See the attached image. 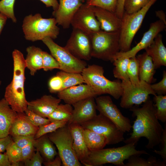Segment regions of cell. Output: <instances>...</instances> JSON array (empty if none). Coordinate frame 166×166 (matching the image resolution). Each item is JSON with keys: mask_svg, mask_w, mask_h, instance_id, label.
<instances>
[{"mask_svg": "<svg viewBox=\"0 0 166 166\" xmlns=\"http://www.w3.org/2000/svg\"><path fill=\"white\" fill-rule=\"evenodd\" d=\"M139 107L135 106L130 109L132 116L136 118L132 126L130 136L123 141L128 144L137 143L141 137L146 138L148 143L146 148L151 149L160 144L164 129L156 116V109L150 97Z\"/></svg>", "mask_w": 166, "mask_h": 166, "instance_id": "6da1fadb", "label": "cell"}, {"mask_svg": "<svg viewBox=\"0 0 166 166\" xmlns=\"http://www.w3.org/2000/svg\"><path fill=\"white\" fill-rule=\"evenodd\" d=\"M12 57L13 79L6 88L4 98L14 110L22 113L27 108L28 103L24 90L25 59L22 53L17 49L13 51Z\"/></svg>", "mask_w": 166, "mask_h": 166, "instance_id": "7a4b0ae2", "label": "cell"}, {"mask_svg": "<svg viewBox=\"0 0 166 166\" xmlns=\"http://www.w3.org/2000/svg\"><path fill=\"white\" fill-rule=\"evenodd\" d=\"M137 143L132 142L121 147L103 148L91 151L83 164L87 166H99L111 163L117 166H123L124 161L132 155L149 154L145 150H136V145Z\"/></svg>", "mask_w": 166, "mask_h": 166, "instance_id": "3957f363", "label": "cell"}, {"mask_svg": "<svg viewBox=\"0 0 166 166\" xmlns=\"http://www.w3.org/2000/svg\"><path fill=\"white\" fill-rule=\"evenodd\" d=\"M104 73L103 67L94 64L86 66L81 73L85 83L91 88L97 96L109 94L118 99L122 93L121 82L118 79L110 80L104 76Z\"/></svg>", "mask_w": 166, "mask_h": 166, "instance_id": "277c9868", "label": "cell"}, {"mask_svg": "<svg viewBox=\"0 0 166 166\" xmlns=\"http://www.w3.org/2000/svg\"><path fill=\"white\" fill-rule=\"evenodd\" d=\"M57 24L54 18H43L40 14L37 13L26 16L22 27L25 39L35 42L47 37L53 39L57 38L59 33Z\"/></svg>", "mask_w": 166, "mask_h": 166, "instance_id": "5b68a950", "label": "cell"}, {"mask_svg": "<svg viewBox=\"0 0 166 166\" xmlns=\"http://www.w3.org/2000/svg\"><path fill=\"white\" fill-rule=\"evenodd\" d=\"M89 36L92 57L113 62L120 51V31L108 32L100 30Z\"/></svg>", "mask_w": 166, "mask_h": 166, "instance_id": "8992f818", "label": "cell"}, {"mask_svg": "<svg viewBox=\"0 0 166 166\" xmlns=\"http://www.w3.org/2000/svg\"><path fill=\"white\" fill-rule=\"evenodd\" d=\"M157 0H151L144 7L132 14L124 12L120 30V51L125 52L131 49L133 38L138 30L144 18L150 8Z\"/></svg>", "mask_w": 166, "mask_h": 166, "instance_id": "52a82bcc", "label": "cell"}, {"mask_svg": "<svg viewBox=\"0 0 166 166\" xmlns=\"http://www.w3.org/2000/svg\"><path fill=\"white\" fill-rule=\"evenodd\" d=\"M47 135L56 146L63 166L81 165L73 147V139L68 124Z\"/></svg>", "mask_w": 166, "mask_h": 166, "instance_id": "ba28073f", "label": "cell"}, {"mask_svg": "<svg viewBox=\"0 0 166 166\" xmlns=\"http://www.w3.org/2000/svg\"><path fill=\"white\" fill-rule=\"evenodd\" d=\"M42 41L49 49L51 55L58 62L61 71L68 73H81L87 65L84 60L77 58L55 43L51 38H46Z\"/></svg>", "mask_w": 166, "mask_h": 166, "instance_id": "9c48e42d", "label": "cell"}, {"mask_svg": "<svg viewBox=\"0 0 166 166\" xmlns=\"http://www.w3.org/2000/svg\"><path fill=\"white\" fill-rule=\"evenodd\" d=\"M121 85L122 93L121 97L120 106L124 109L132 108L144 102L150 95L156 94L151 88L150 84L140 81L138 85H133L129 80L122 81Z\"/></svg>", "mask_w": 166, "mask_h": 166, "instance_id": "30bf717a", "label": "cell"}, {"mask_svg": "<svg viewBox=\"0 0 166 166\" xmlns=\"http://www.w3.org/2000/svg\"><path fill=\"white\" fill-rule=\"evenodd\" d=\"M79 124L84 128L91 130L105 137L108 145L118 144L124 140V133L101 113Z\"/></svg>", "mask_w": 166, "mask_h": 166, "instance_id": "8fae6325", "label": "cell"}, {"mask_svg": "<svg viewBox=\"0 0 166 166\" xmlns=\"http://www.w3.org/2000/svg\"><path fill=\"white\" fill-rule=\"evenodd\" d=\"M97 109L113 122L124 133L129 132L132 126L130 119L123 115L120 110L108 96H101L96 98Z\"/></svg>", "mask_w": 166, "mask_h": 166, "instance_id": "7c38bea8", "label": "cell"}, {"mask_svg": "<svg viewBox=\"0 0 166 166\" xmlns=\"http://www.w3.org/2000/svg\"><path fill=\"white\" fill-rule=\"evenodd\" d=\"M64 48L78 59L89 61L92 57L90 36L78 29L73 28Z\"/></svg>", "mask_w": 166, "mask_h": 166, "instance_id": "4fadbf2b", "label": "cell"}, {"mask_svg": "<svg viewBox=\"0 0 166 166\" xmlns=\"http://www.w3.org/2000/svg\"><path fill=\"white\" fill-rule=\"evenodd\" d=\"M94 6L83 3L75 14L71 22L73 28L80 30L89 35L101 30L100 24L95 16Z\"/></svg>", "mask_w": 166, "mask_h": 166, "instance_id": "5bb4252c", "label": "cell"}, {"mask_svg": "<svg viewBox=\"0 0 166 166\" xmlns=\"http://www.w3.org/2000/svg\"><path fill=\"white\" fill-rule=\"evenodd\" d=\"M166 26V25L160 20L151 23L148 30L144 34L139 42L127 51L119 52L115 57L114 60L119 57L130 58L136 56L139 51L145 49L152 44L157 35L165 29Z\"/></svg>", "mask_w": 166, "mask_h": 166, "instance_id": "9a60e30c", "label": "cell"}, {"mask_svg": "<svg viewBox=\"0 0 166 166\" xmlns=\"http://www.w3.org/2000/svg\"><path fill=\"white\" fill-rule=\"evenodd\" d=\"M85 0H59L58 8L52 12L57 23L64 29L69 28L74 15Z\"/></svg>", "mask_w": 166, "mask_h": 166, "instance_id": "2e32d148", "label": "cell"}, {"mask_svg": "<svg viewBox=\"0 0 166 166\" xmlns=\"http://www.w3.org/2000/svg\"><path fill=\"white\" fill-rule=\"evenodd\" d=\"M94 98L89 97L73 104L72 117L68 124H80L96 116L97 109Z\"/></svg>", "mask_w": 166, "mask_h": 166, "instance_id": "e0dca14e", "label": "cell"}, {"mask_svg": "<svg viewBox=\"0 0 166 166\" xmlns=\"http://www.w3.org/2000/svg\"><path fill=\"white\" fill-rule=\"evenodd\" d=\"M97 95L87 84H80L64 89L57 93V97L65 103L72 105L82 100Z\"/></svg>", "mask_w": 166, "mask_h": 166, "instance_id": "ac0fdd59", "label": "cell"}, {"mask_svg": "<svg viewBox=\"0 0 166 166\" xmlns=\"http://www.w3.org/2000/svg\"><path fill=\"white\" fill-rule=\"evenodd\" d=\"M61 100L51 95L28 101L27 108L41 116L47 118L60 104Z\"/></svg>", "mask_w": 166, "mask_h": 166, "instance_id": "d6986e66", "label": "cell"}, {"mask_svg": "<svg viewBox=\"0 0 166 166\" xmlns=\"http://www.w3.org/2000/svg\"><path fill=\"white\" fill-rule=\"evenodd\" d=\"M94 12L102 30L108 32L120 31L122 19L119 18L115 13L96 6H94Z\"/></svg>", "mask_w": 166, "mask_h": 166, "instance_id": "ffe728a7", "label": "cell"}, {"mask_svg": "<svg viewBox=\"0 0 166 166\" xmlns=\"http://www.w3.org/2000/svg\"><path fill=\"white\" fill-rule=\"evenodd\" d=\"M17 113V116L10 127L9 135L12 137L22 136L34 137L39 127L31 123L24 112Z\"/></svg>", "mask_w": 166, "mask_h": 166, "instance_id": "44dd1931", "label": "cell"}, {"mask_svg": "<svg viewBox=\"0 0 166 166\" xmlns=\"http://www.w3.org/2000/svg\"><path fill=\"white\" fill-rule=\"evenodd\" d=\"M73 139V147L78 160L83 164L90 151L86 144L83 135V128L78 124H68Z\"/></svg>", "mask_w": 166, "mask_h": 166, "instance_id": "7402d4cb", "label": "cell"}, {"mask_svg": "<svg viewBox=\"0 0 166 166\" xmlns=\"http://www.w3.org/2000/svg\"><path fill=\"white\" fill-rule=\"evenodd\" d=\"M17 114L4 98L0 100V138L9 135L10 127Z\"/></svg>", "mask_w": 166, "mask_h": 166, "instance_id": "603a6c76", "label": "cell"}, {"mask_svg": "<svg viewBox=\"0 0 166 166\" xmlns=\"http://www.w3.org/2000/svg\"><path fill=\"white\" fill-rule=\"evenodd\" d=\"M162 35L160 33L152 44L145 49L152 59L155 69L166 66V48L162 42Z\"/></svg>", "mask_w": 166, "mask_h": 166, "instance_id": "cb8c5ba5", "label": "cell"}, {"mask_svg": "<svg viewBox=\"0 0 166 166\" xmlns=\"http://www.w3.org/2000/svg\"><path fill=\"white\" fill-rule=\"evenodd\" d=\"M136 57L139 65V78L150 84L154 80L155 68L152 58L146 52Z\"/></svg>", "mask_w": 166, "mask_h": 166, "instance_id": "d4e9b609", "label": "cell"}, {"mask_svg": "<svg viewBox=\"0 0 166 166\" xmlns=\"http://www.w3.org/2000/svg\"><path fill=\"white\" fill-rule=\"evenodd\" d=\"M27 54L25 59L26 68L30 70V74L34 76L37 71L42 68V52L39 48L34 46L26 49Z\"/></svg>", "mask_w": 166, "mask_h": 166, "instance_id": "484cf974", "label": "cell"}, {"mask_svg": "<svg viewBox=\"0 0 166 166\" xmlns=\"http://www.w3.org/2000/svg\"><path fill=\"white\" fill-rule=\"evenodd\" d=\"M53 144L47 134L34 139L33 141L34 148L40 152L45 161L52 160L57 155V152Z\"/></svg>", "mask_w": 166, "mask_h": 166, "instance_id": "4316f807", "label": "cell"}, {"mask_svg": "<svg viewBox=\"0 0 166 166\" xmlns=\"http://www.w3.org/2000/svg\"><path fill=\"white\" fill-rule=\"evenodd\" d=\"M83 135L86 146L90 152L103 148L107 144L105 137L91 130L83 128Z\"/></svg>", "mask_w": 166, "mask_h": 166, "instance_id": "83f0119b", "label": "cell"}, {"mask_svg": "<svg viewBox=\"0 0 166 166\" xmlns=\"http://www.w3.org/2000/svg\"><path fill=\"white\" fill-rule=\"evenodd\" d=\"M73 109L70 104H59L47 118L50 122L64 120H68L69 122L72 117Z\"/></svg>", "mask_w": 166, "mask_h": 166, "instance_id": "f1b7e54d", "label": "cell"}, {"mask_svg": "<svg viewBox=\"0 0 166 166\" xmlns=\"http://www.w3.org/2000/svg\"><path fill=\"white\" fill-rule=\"evenodd\" d=\"M56 75L59 76L62 80V90L73 86L85 83L81 73H68L61 71L57 72Z\"/></svg>", "mask_w": 166, "mask_h": 166, "instance_id": "f546056e", "label": "cell"}, {"mask_svg": "<svg viewBox=\"0 0 166 166\" xmlns=\"http://www.w3.org/2000/svg\"><path fill=\"white\" fill-rule=\"evenodd\" d=\"M130 58L119 57L114 59L113 61L114 67L113 70L114 77L119 80H129L127 68Z\"/></svg>", "mask_w": 166, "mask_h": 166, "instance_id": "4dcf8cb0", "label": "cell"}, {"mask_svg": "<svg viewBox=\"0 0 166 166\" xmlns=\"http://www.w3.org/2000/svg\"><path fill=\"white\" fill-rule=\"evenodd\" d=\"M128 162L123 166H165L166 162L157 160L155 157L152 156L147 160L140 157V156L133 155L128 159Z\"/></svg>", "mask_w": 166, "mask_h": 166, "instance_id": "1f68e13d", "label": "cell"}, {"mask_svg": "<svg viewBox=\"0 0 166 166\" xmlns=\"http://www.w3.org/2000/svg\"><path fill=\"white\" fill-rule=\"evenodd\" d=\"M6 154L8 156L11 166H19L22 162V150L15 143L12 141L7 147Z\"/></svg>", "mask_w": 166, "mask_h": 166, "instance_id": "d6a6232c", "label": "cell"}, {"mask_svg": "<svg viewBox=\"0 0 166 166\" xmlns=\"http://www.w3.org/2000/svg\"><path fill=\"white\" fill-rule=\"evenodd\" d=\"M68 122L69 121L67 120L55 121L50 122L48 124L39 126L34 136V139L55 131L58 129L68 124Z\"/></svg>", "mask_w": 166, "mask_h": 166, "instance_id": "836d02e7", "label": "cell"}, {"mask_svg": "<svg viewBox=\"0 0 166 166\" xmlns=\"http://www.w3.org/2000/svg\"><path fill=\"white\" fill-rule=\"evenodd\" d=\"M153 101L156 109L157 118L163 123L166 122V96L156 95L154 96Z\"/></svg>", "mask_w": 166, "mask_h": 166, "instance_id": "e575fe53", "label": "cell"}, {"mask_svg": "<svg viewBox=\"0 0 166 166\" xmlns=\"http://www.w3.org/2000/svg\"><path fill=\"white\" fill-rule=\"evenodd\" d=\"M127 73L131 82L133 85H138L140 82L139 78V65L136 56L129 58L127 68Z\"/></svg>", "mask_w": 166, "mask_h": 166, "instance_id": "d590c367", "label": "cell"}, {"mask_svg": "<svg viewBox=\"0 0 166 166\" xmlns=\"http://www.w3.org/2000/svg\"><path fill=\"white\" fill-rule=\"evenodd\" d=\"M151 0H124V12L132 14L136 12L145 6Z\"/></svg>", "mask_w": 166, "mask_h": 166, "instance_id": "8d00e7d4", "label": "cell"}, {"mask_svg": "<svg viewBox=\"0 0 166 166\" xmlns=\"http://www.w3.org/2000/svg\"><path fill=\"white\" fill-rule=\"evenodd\" d=\"M15 0H1L0 1V13L16 23L17 21L14 12Z\"/></svg>", "mask_w": 166, "mask_h": 166, "instance_id": "74e56055", "label": "cell"}, {"mask_svg": "<svg viewBox=\"0 0 166 166\" xmlns=\"http://www.w3.org/2000/svg\"><path fill=\"white\" fill-rule=\"evenodd\" d=\"M88 4L101 8L115 13L117 0H87Z\"/></svg>", "mask_w": 166, "mask_h": 166, "instance_id": "f35d334b", "label": "cell"}, {"mask_svg": "<svg viewBox=\"0 0 166 166\" xmlns=\"http://www.w3.org/2000/svg\"><path fill=\"white\" fill-rule=\"evenodd\" d=\"M42 68L44 71L51 70L54 69H59V65L54 57L47 52H42Z\"/></svg>", "mask_w": 166, "mask_h": 166, "instance_id": "ab89813d", "label": "cell"}, {"mask_svg": "<svg viewBox=\"0 0 166 166\" xmlns=\"http://www.w3.org/2000/svg\"><path fill=\"white\" fill-rule=\"evenodd\" d=\"M24 112L29 121L32 124L37 127H39L50 122L48 118L42 117L27 108Z\"/></svg>", "mask_w": 166, "mask_h": 166, "instance_id": "60d3db41", "label": "cell"}, {"mask_svg": "<svg viewBox=\"0 0 166 166\" xmlns=\"http://www.w3.org/2000/svg\"><path fill=\"white\" fill-rule=\"evenodd\" d=\"M48 89L51 93H58L62 90V81L58 76L56 75L51 77L48 83Z\"/></svg>", "mask_w": 166, "mask_h": 166, "instance_id": "b9f144b4", "label": "cell"}, {"mask_svg": "<svg viewBox=\"0 0 166 166\" xmlns=\"http://www.w3.org/2000/svg\"><path fill=\"white\" fill-rule=\"evenodd\" d=\"M152 89L158 95H165L166 93V72H163V78L159 82L153 84H150Z\"/></svg>", "mask_w": 166, "mask_h": 166, "instance_id": "7bdbcfd3", "label": "cell"}, {"mask_svg": "<svg viewBox=\"0 0 166 166\" xmlns=\"http://www.w3.org/2000/svg\"><path fill=\"white\" fill-rule=\"evenodd\" d=\"M34 152L31 156L24 163L26 166H41L44 159L40 152L37 150Z\"/></svg>", "mask_w": 166, "mask_h": 166, "instance_id": "ee69618b", "label": "cell"}, {"mask_svg": "<svg viewBox=\"0 0 166 166\" xmlns=\"http://www.w3.org/2000/svg\"><path fill=\"white\" fill-rule=\"evenodd\" d=\"M164 129L160 144L161 148L160 150H154L153 152L160 155L163 159V161L166 162V124Z\"/></svg>", "mask_w": 166, "mask_h": 166, "instance_id": "f6af8a7d", "label": "cell"}, {"mask_svg": "<svg viewBox=\"0 0 166 166\" xmlns=\"http://www.w3.org/2000/svg\"><path fill=\"white\" fill-rule=\"evenodd\" d=\"M12 140L20 148H22L32 142L34 137L30 136H18L12 137Z\"/></svg>", "mask_w": 166, "mask_h": 166, "instance_id": "bcb514c9", "label": "cell"}, {"mask_svg": "<svg viewBox=\"0 0 166 166\" xmlns=\"http://www.w3.org/2000/svg\"><path fill=\"white\" fill-rule=\"evenodd\" d=\"M33 141L21 149L22 162L30 159L34 152L35 148L33 145Z\"/></svg>", "mask_w": 166, "mask_h": 166, "instance_id": "7dc6e473", "label": "cell"}, {"mask_svg": "<svg viewBox=\"0 0 166 166\" xmlns=\"http://www.w3.org/2000/svg\"><path fill=\"white\" fill-rule=\"evenodd\" d=\"M12 140V138L9 135L0 138V153L6 151L7 147Z\"/></svg>", "mask_w": 166, "mask_h": 166, "instance_id": "c3c4849f", "label": "cell"}, {"mask_svg": "<svg viewBox=\"0 0 166 166\" xmlns=\"http://www.w3.org/2000/svg\"><path fill=\"white\" fill-rule=\"evenodd\" d=\"M124 0H117L115 14L120 18L122 19L124 12Z\"/></svg>", "mask_w": 166, "mask_h": 166, "instance_id": "681fc988", "label": "cell"}, {"mask_svg": "<svg viewBox=\"0 0 166 166\" xmlns=\"http://www.w3.org/2000/svg\"><path fill=\"white\" fill-rule=\"evenodd\" d=\"M43 164L45 166H60L62 164V162L60 157L58 155L52 160L44 161Z\"/></svg>", "mask_w": 166, "mask_h": 166, "instance_id": "f907efd6", "label": "cell"}, {"mask_svg": "<svg viewBox=\"0 0 166 166\" xmlns=\"http://www.w3.org/2000/svg\"><path fill=\"white\" fill-rule=\"evenodd\" d=\"M43 3L46 7H52L54 10L58 8L59 3L57 0H39Z\"/></svg>", "mask_w": 166, "mask_h": 166, "instance_id": "816d5d0a", "label": "cell"}, {"mask_svg": "<svg viewBox=\"0 0 166 166\" xmlns=\"http://www.w3.org/2000/svg\"><path fill=\"white\" fill-rule=\"evenodd\" d=\"M0 166H11L8 156L5 153H0Z\"/></svg>", "mask_w": 166, "mask_h": 166, "instance_id": "f5cc1de1", "label": "cell"}, {"mask_svg": "<svg viewBox=\"0 0 166 166\" xmlns=\"http://www.w3.org/2000/svg\"><path fill=\"white\" fill-rule=\"evenodd\" d=\"M7 18L6 16L0 13V34L6 23Z\"/></svg>", "mask_w": 166, "mask_h": 166, "instance_id": "db71d44e", "label": "cell"}, {"mask_svg": "<svg viewBox=\"0 0 166 166\" xmlns=\"http://www.w3.org/2000/svg\"><path fill=\"white\" fill-rule=\"evenodd\" d=\"M156 16L158 17L160 20L163 22L166 25L165 15L163 10H160L156 12Z\"/></svg>", "mask_w": 166, "mask_h": 166, "instance_id": "11a10c76", "label": "cell"}, {"mask_svg": "<svg viewBox=\"0 0 166 166\" xmlns=\"http://www.w3.org/2000/svg\"><path fill=\"white\" fill-rule=\"evenodd\" d=\"M1 83H2V82H1V81H0V85H1Z\"/></svg>", "mask_w": 166, "mask_h": 166, "instance_id": "9f6ffc18", "label": "cell"}]
</instances>
